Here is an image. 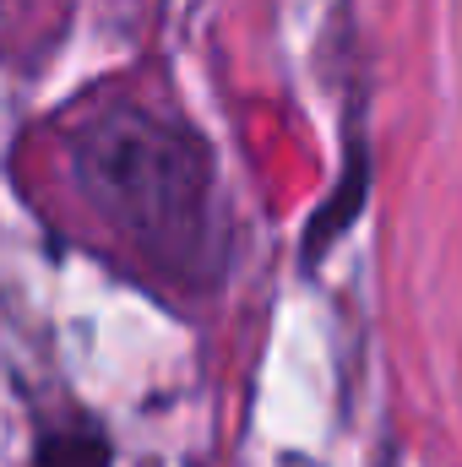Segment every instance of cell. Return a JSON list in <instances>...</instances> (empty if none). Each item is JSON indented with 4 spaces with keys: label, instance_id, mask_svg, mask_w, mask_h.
<instances>
[{
    "label": "cell",
    "instance_id": "obj_1",
    "mask_svg": "<svg viewBox=\"0 0 462 467\" xmlns=\"http://www.w3.org/2000/svg\"><path fill=\"white\" fill-rule=\"evenodd\" d=\"M71 180L82 202L163 277L213 283L224 272L218 158L180 115L120 99L71 136Z\"/></svg>",
    "mask_w": 462,
    "mask_h": 467
},
{
    "label": "cell",
    "instance_id": "obj_2",
    "mask_svg": "<svg viewBox=\"0 0 462 467\" xmlns=\"http://www.w3.org/2000/svg\"><path fill=\"white\" fill-rule=\"evenodd\" d=\"M364 191H370V152H364V136H353V141H348L343 180L332 185V196H327V202L310 213V223H305V266H321L327 250L353 229V218H359V207H364Z\"/></svg>",
    "mask_w": 462,
    "mask_h": 467
},
{
    "label": "cell",
    "instance_id": "obj_3",
    "mask_svg": "<svg viewBox=\"0 0 462 467\" xmlns=\"http://www.w3.org/2000/svg\"><path fill=\"white\" fill-rule=\"evenodd\" d=\"M33 467H115V446L104 435V424L93 419H66L49 424L33 446Z\"/></svg>",
    "mask_w": 462,
    "mask_h": 467
},
{
    "label": "cell",
    "instance_id": "obj_4",
    "mask_svg": "<svg viewBox=\"0 0 462 467\" xmlns=\"http://www.w3.org/2000/svg\"><path fill=\"white\" fill-rule=\"evenodd\" d=\"M381 467H403V457H397V451H386V462Z\"/></svg>",
    "mask_w": 462,
    "mask_h": 467
}]
</instances>
